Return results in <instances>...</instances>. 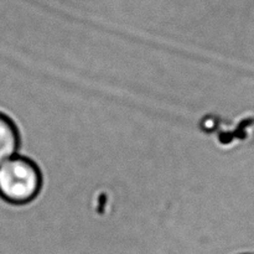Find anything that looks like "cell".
<instances>
[{
    "label": "cell",
    "mask_w": 254,
    "mask_h": 254,
    "mask_svg": "<svg viewBox=\"0 0 254 254\" xmlns=\"http://www.w3.org/2000/svg\"><path fill=\"white\" fill-rule=\"evenodd\" d=\"M42 173L32 159L14 155L0 165V200L12 206L27 205L42 189Z\"/></svg>",
    "instance_id": "1"
},
{
    "label": "cell",
    "mask_w": 254,
    "mask_h": 254,
    "mask_svg": "<svg viewBox=\"0 0 254 254\" xmlns=\"http://www.w3.org/2000/svg\"><path fill=\"white\" fill-rule=\"evenodd\" d=\"M21 144L19 128L14 119L0 111V165L16 155Z\"/></svg>",
    "instance_id": "2"
}]
</instances>
